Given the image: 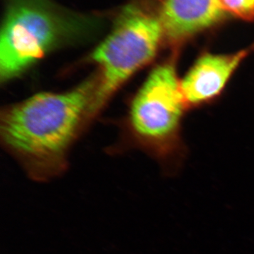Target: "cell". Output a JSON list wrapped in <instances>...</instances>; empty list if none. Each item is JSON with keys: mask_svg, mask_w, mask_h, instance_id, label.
<instances>
[{"mask_svg": "<svg viewBox=\"0 0 254 254\" xmlns=\"http://www.w3.org/2000/svg\"><path fill=\"white\" fill-rule=\"evenodd\" d=\"M225 12L247 21L254 20V0H220Z\"/></svg>", "mask_w": 254, "mask_h": 254, "instance_id": "cell-7", "label": "cell"}, {"mask_svg": "<svg viewBox=\"0 0 254 254\" xmlns=\"http://www.w3.org/2000/svg\"><path fill=\"white\" fill-rule=\"evenodd\" d=\"M163 38L158 16L136 4L124 8L109 34L91 55L100 76L95 115L120 86L155 58Z\"/></svg>", "mask_w": 254, "mask_h": 254, "instance_id": "cell-3", "label": "cell"}, {"mask_svg": "<svg viewBox=\"0 0 254 254\" xmlns=\"http://www.w3.org/2000/svg\"><path fill=\"white\" fill-rule=\"evenodd\" d=\"M250 50L227 55L207 53L200 56L180 81L187 106L203 104L218 96Z\"/></svg>", "mask_w": 254, "mask_h": 254, "instance_id": "cell-5", "label": "cell"}, {"mask_svg": "<svg viewBox=\"0 0 254 254\" xmlns=\"http://www.w3.org/2000/svg\"><path fill=\"white\" fill-rule=\"evenodd\" d=\"M95 22L50 0H6L0 37V79L7 83L47 55L90 34Z\"/></svg>", "mask_w": 254, "mask_h": 254, "instance_id": "cell-2", "label": "cell"}, {"mask_svg": "<svg viewBox=\"0 0 254 254\" xmlns=\"http://www.w3.org/2000/svg\"><path fill=\"white\" fill-rule=\"evenodd\" d=\"M99 84L97 71L71 90L43 92L3 110L1 142L32 180L48 181L66 170L73 141L95 115Z\"/></svg>", "mask_w": 254, "mask_h": 254, "instance_id": "cell-1", "label": "cell"}, {"mask_svg": "<svg viewBox=\"0 0 254 254\" xmlns=\"http://www.w3.org/2000/svg\"><path fill=\"white\" fill-rule=\"evenodd\" d=\"M225 13L220 0H164L158 17L164 38L179 44L220 22Z\"/></svg>", "mask_w": 254, "mask_h": 254, "instance_id": "cell-6", "label": "cell"}, {"mask_svg": "<svg viewBox=\"0 0 254 254\" xmlns=\"http://www.w3.org/2000/svg\"><path fill=\"white\" fill-rule=\"evenodd\" d=\"M186 107L175 60H167L150 71L132 100L128 118L132 132L155 154L170 156L180 146Z\"/></svg>", "mask_w": 254, "mask_h": 254, "instance_id": "cell-4", "label": "cell"}]
</instances>
